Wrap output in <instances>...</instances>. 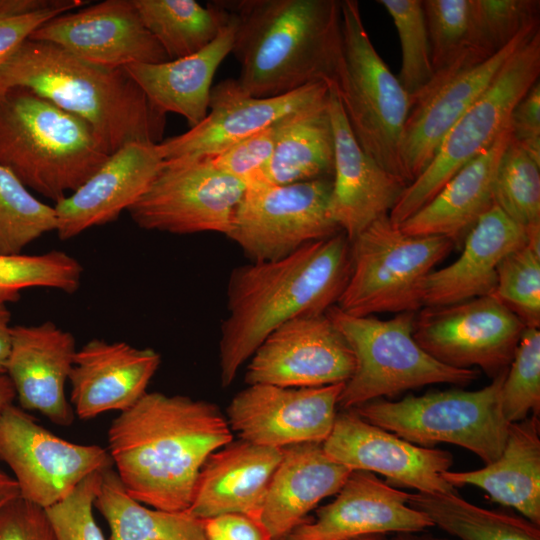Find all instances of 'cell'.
Returning <instances> with one entry per match:
<instances>
[{"instance_id": "34", "label": "cell", "mask_w": 540, "mask_h": 540, "mask_svg": "<svg viewBox=\"0 0 540 540\" xmlns=\"http://www.w3.org/2000/svg\"><path fill=\"white\" fill-rule=\"evenodd\" d=\"M133 3L143 24L170 60L204 49L231 18L221 1L206 7L195 0H133Z\"/></svg>"}, {"instance_id": "32", "label": "cell", "mask_w": 540, "mask_h": 540, "mask_svg": "<svg viewBox=\"0 0 540 540\" xmlns=\"http://www.w3.org/2000/svg\"><path fill=\"white\" fill-rule=\"evenodd\" d=\"M334 136L328 98L283 119L273 155L257 184L332 179Z\"/></svg>"}, {"instance_id": "11", "label": "cell", "mask_w": 540, "mask_h": 540, "mask_svg": "<svg viewBox=\"0 0 540 540\" xmlns=\"http://www.w3.org/2000/svg\"><path fill=\"white\" fill-rule=\"evenodd\" d=\"M332 179L246 187L227 237L251 262L284 258L342 232L329 212Z\"/></svg>"}, {"instance_id": "17", "label": "cell", "mask_w": 540, "mask_h": 540, "mask_svg": "<svg viewBox=\"0 0 540 540\" xmlns=\"http://www.w3.org/2000/svg\"><path fill=\"white\" fill-rule=\"evenodd\" d=\"M343 387L248 385L229 404L227 421L242 440L261 446L322 444L333 428Z\"/></svg>"}, {"instance_id": "22", "label": "cell", "mask_w": 540, "mask_h": 540, "mask_svg": "<svg viewBox=\"0 0 540 540\" xmlns=\"http://www.w3.org/2000/svg\"><path fill=\"white\" fill-rule=\"evenodd\" d=\"M334 136V172L329 212L352 241L377 219L389 215L408 183L370 158L357 142L336 85H329Z\"/></svg>"}, {"instance_id": "26", "label": "cell", "mask_w": 540, "mask_h": 540, "mask_svg": "<svg viewBox=\"0 0 540 540\" xmlns=\"http://www.w3.org/2000/svg\"><path fill=\"white\" fill-rule=\"evenodd\" d=\"M526 241V229L494 204L465 235L461 255L426 277L423 307L446 306L494 294L499 262Z\"/></svg>"}, {"instance_id": "30", "label": "cell", "mask_w": 540, "mask_h": 540, "mask_svg": "<svg viewBox=\"0 0 540 540\" xmlns=\"http://www.w3.org/2000/svg\"><path fill=\"white\" fill-rule=\"evenodd\" d=\"M511 138L508 127L485 152L464 165L441 190L398 227L412 236H440L453 243L494 206L493 183Z\"/></svg>"}, {"instance_id": "41", "label": "cell", "mask_w": 540, "mask_h": 540, "mask_svg": "<svg viewBox=\"0 0 540 540\" xmlns=\"http://www.w3.org/2000/svg\"><path fill=\"white\" fill-rule=\"evenodd\" d=\"M391 16L401 45L397 76L413 99L431 82L434 70L422 0H378Z\"/></svg>"}, {"instance_id": "38", "label": "cell", "mask_w": 540, "mask_h": 540, "mask_svg": "<svg viewBox=\"0 0 540 540\" xmlns=\"http://www.w3.org/2000/svg\"><path fill=\"white\" fill-rule=\"evenodd\" d=\"M527 241L497 266L495 296L526 327L540 324V223L526 228Z\"/></svg>"}, {"instance_id": "55", "label": "cell", "mask_w": 540, "mask_h": 540, "mask_svg": "<svg viewBox=\"0 0 540 540\" xmlns=\"http://www.w3.org/2000/svg\"><path fill=\"white\" fill-rule=\"evenodd\" d=\"M351 540H389V539H387L385 535H368V536L354 538Z\"/></svg>"}, {"instance_id": "47", "label": "cell", "mask_w": 540, "mask_h": 540, "mask_svg": "<svg viewBox=\"0 0 540 540\" xmlns=\"http://www.w3.org/2000/svg\"><path fill=\"white\" fill-rule=\"evenodd\" d=\"M511 137L540 162V83L539 80L515 105L509 119Z\"/></svg>"}, {"instance_id": "35", "label": "cell", "mask_w": 540, "mask_h": 540, "mask_svg": "<svg viewBox=\"0 0 540 540\" xmlns=\"http://www.w3.org/2000/svg\"><path fill=\"white\" fill-rule=\"evenodd\" d=\"M408 505L457 540H540V526L524 517L477 506L454 493H410Z\"/></svg>"}, {"instance_id": "25", "label": "cell", "mask_w": 540, "mask_h": 540, "mask_svg": "<svg viewBox=\"0 0 540 540\" xmlns=\"http://www.w3.org/2000/svg\"><path fill=\"white\" fill-rule=\"evenodd\" d=\"M160 363L159 353L152 348L89 340L77 349L68 379L74 414L89 420L105 412L128 410L148 392Z\"/></svg>"}, {"instance_id": "6", "label": "cell", "mask_w": 540, "mask_h": 540, "mask_svg": "<svg viewBox=\"0 0 540 540\" xmlns=\"http://www.w3.org/2000/svg\"><path fill=\"white\" fill-rule=\"evenodd\" d=\"M326 313L344 336L355 360L354 371L344 383L338 401L343 410L430 384L465 386L479 375L476 369L445 365L424 351L413 336L416 312L381 320L349 315L334 305Z\"/></svg>"}, {"instance_id": "18", "label": "cell", "mask_w": 540, "mask_h": 540, "mask_svg": "<svg viewBox=\"0 0 540 540\" xmlns=\"http://www.w3.org/2000/svg\"><path fill=\"white\" fill-rule=\"evenodd\" d=\"M322 447L328 457L351 471L378 473L416 492H456L442 477L453 463L450 452L413 444L367 422L351 409L337 413Z\"/></svg>"}, {"instance_id": "33", "label": "cell", "mask_w": 540, "mask_h": 540, "mask_svg": "<svg viewBox=\"0 0 540 540\" xmlns=\"http://www.w3.org/2000/svg\"><path fill=\"white\" fill-rule=\"evenodd\" d=\"M94 507L110 528V540H207L204 521L186 511H164L133 499L113 466L101 472Z\"/></svg>"}, {"instance_id": "7", "label": "cell", "mask_w": 540, "mask_h": 540, "mask_svg": "<svg viewBox=\"0 0 540 540\" xmlns=\"http://www.w3.org/2000/svg\"><path fill=\"white\" fill-rule=\"evenodd\" d=\"M341 34L336 87L348 124L370 158L406 181L400 153L412 98L374 48L356 0L341 1Z\"/></svg>"}, {"instance_id": "44", "label": "cell", "mask_w": 540, "mask_h": 540, "mask_svg": "<svg viewBox=\"0 0 540 540\" xmlns=\"http://www.w3.org/2000/svg\"><path fill=\"white\" fill-rule=\"evenodd\" d=\"M102 471L88 476L66 498L45 509L56 540H106L93 514Z\"/></svg>"}, {"instance_id": "53", "label": "cell", "mask_w": 540, "mask_h": 540, "mask_svg": "<svg viewBox=\"0 0 540 540\" xmlns=\"http://www.w3.org/2000/svg\"><path fill=\"white\" fill-rule=\"evenodd\" d=\"M16 393L13 384L6 374H0V413L13 404Z\"/></svg>"}, {"instance_id": "37", "label": "cell", "mask_w": 540, "mask_h": 540, "mask_svg": "<svg viewBox=\"0 0 540 540\" xmlns=\"http://www.w3.org/2000/svg\"><path fill=\"white\" fill-rule=\"evenodd\" d=\"M55 230L54 207L35 197L12 172L0 165V254H20Z\"/></svg>"}, {"instance_id": "45", "label": "cell", "mask_w": 540, "mask_h": 540, "mask_svg": "<svg viewBox=\"0 0 540 540\" xmlns=\"http://www.w3.org/2000/svg\"><path fill=\"white\" fill-rule=\"evenodd\" d=\"M284 118L209 157L211 162L246 186L259 183L273 155Z\"/></svg>"}, {"instance_id": "50", "label": "cell", "mask_w": 540, "mask_h": 540, "mask_svg": "<svg viewBox=\"0 0 540 540\" xmlns=\"http://www.w3.org/2000/svg\"><path fill=\"white\" fill-rule=\"evenodd\" d=\"M89 1L83 0H0V16H22L47 10L69 12Z\"/></svg>"}, {"instance_id": "9", "label": "cell", "mask_w": 540, "mask_h": 540, "mask_svg": "<svg viewBox=\"0 0 540 540\" xmlns=\"http://www.w3.org/2000/svg\"><path fill=\"white\" fill-rule=\"evenodd\" d=\"M349 242L350 275L336 306L353 316L423 308L425 279L454 244L445 237L405 234L388 215Z\"/></svg>"}, {"instance_id": "54", "label": "cell", "mask_w": 540, "mask_h": 540, "mask_svg": "<svg viewBox=\"0 0 540 540\" xmlns=\"http://www.w3.org/2000/svg\"><path fill=\"white\" fill-rule=\"evenodd\" d=\"M390 540H457L445 537H438L428 533L415 532V533H399L395 534Z\"/></svg>"}, {"instance_id": "20", "label": "cell", "mask_w": 540, "mask_h": 540, "mask_svg": "<svg viewBox=\"0 0 540 540\" xmlns=\"http://www.w3.org/2000/svg\"><path fill=\"white\" fill-rule=\"evenodd\" d=\"M29 39L55 44L105 67L170 60L143 24L133 0H105L60 14L39 26Z\"/></svg>"}, {"instance_id": "29", "label": "cell", "mask_w": 540, "mask_h": 540, "mask_svg": "<svg viewBox=\"0 0 540 540\" xmlns=\"http://www.w3.org/2000/svg\"><path fill=\"white\" fill-rule=\"evenodd\" d=\"M230 13L228 24L199 52L160 63H132L123 67L159 111L183 116L190 128L206 117L213 77L231 53L236 18Z\"/></svg>"}, {"instance_id": "28", "label": "cell", "mask_w": 540, "mask_h": 540, "mask_svg": "<svg viewBox=\"0 0 540 540\" xmlns=\"http://www.w3.org/2000/svg\"><path fill=\"white\" fill-rule=\"evenodd\" d=\"M351 470L327 456L322 444L283 448L260 520L273 540H284L323 499L336 495Z\"/></svg>"}, {"instance_id": "16", "label": "cell", "mask_w": 540, "mask_h": 540, "mask_svg": "<svg viewBox=\"0 0 540 540\" xmlns=\"http://www.w3.org/2000/svg\"><path fill=\"white\" fill-rule=\"evenodd\" d=\"M353 353L327 313L295 317L272 331L250 357L248 385L319 387L345 383Z\"/></svg>"}, {"instance_id": "39", "label": "cell", "mask_w": 540, "mask_h": 540, "mask_svg": "<svg viewBox=\"0 0 540 540\" xmlns=\"http://www.w3.org/2000/svg\"><path fill=\"white\" fill-rule=\"evenodd\" d=\"M494 204L525 229L540 223V162L510 138L496 170Z\"/></svg>"}, {"instance_id": "24", "label": "cell", "mask_w": 540, "mask_h": 540, "mask_svg": "<svg viewBox=\"0 0 540 540\" xmlns=\"http://www.w3.org/2000/svg\"><path fill=\"white\" fill-rule=\"evenodd\" d=\"M76 351L72 333L52 321L13 325L6 375L23 410L37 411L59 426L73 423L65 385Z\"/></svg>"}, {"instance_id": "31", "label": "cell", "mask_w": 540, "mask_h": 540, "mask_svg": "<svg viewBox=\"0 0 540 540\" xmlns=\"http://www.w3.org/2000/svg\"><path fill=\"white\" fill-rule=\"evenodd\" d=\"M539 417L532 415L510 423L500 456L483 468L445 471L442 477L454 488L471 485L490 498L517 510L540 526V432Z\"/></svg>"}, {"instance_id": "8", "label": "cell", "mask_w": 540, "mask_h": 540, "mask_svg": "<svg viewBox=\"0 0 540 540\" xmlns=\"http://www.w3.org/2000/svg\"><path fill=\"white\" fill-rule=\"evenodd\" d=\"M507 370L478 390L408 395L399 401L380 398L351 410L367 422L413 444L423 447L454 444L490 464L502 453L510 425L501 403Z\"/></svg>"}, {"instance_id": "51", "label": "cell", "mask_w": 540, "mask_h": 540, "mask_svg": "<svg viewBox=\"0 0 540 540\" xmlns=\"http://www.w3.org/2000/svg\"><path fill=\"white\" fill-rule=\"evenodd\" d=\"M11 313L7 304L0 302V374H6L12 335Z\"/></svg>"}, {"instance_id": "14", "label": "cell", "mask_w": 540, "mask_h": 540, "mask_svg": "<svg viewBox=\"0 0 540 540\" xmlns=\"http://www.w3.org/2000/svg\"><path fill=\"white\" fill-rule=\"evenodd\" d=\"M526 326L495 294L423 307L413 336L437 361L455 368L477 366L493 378L506 370Z\"/></svg>"}, {"instance_id": "46", "label": "cell", "mask_w": 540, "mask_h": 540, "mask_svg": "<svg viewBox=\"0 0 540 540\" xmlns=\"http://www.w3.org/2000/svg\"><path fill=\"white\" fill-rule=\"evenodd\" d=\"M0 540H56L44 508L20 496L0 507Z\"/></svg>"}, {"instance_id": "3", "label": "cell", "mask_w": 540, "mask_h": 540, "mask_svg": "<svg viewBox=\"0 0 540 540\" xmlns=\"http://www.w3.org/2000/svg\"><path fill=\"white\" fill-rule=\"evenodd\" d=\"M236 18L231 53L241 88L257 98L304 86L337 85L342 65L341 1H221Z\"/></svg>"}, {"instance_id": "5", "label": "cell", "mask_w": 540, "mask_h": 540, "mask_svg": "<svg viewBox=\"0 0 540 540\" xmlns=\"http://www.w3.org/2000/svg\"><path fill=\"white\" fill-rule=\"evenodd\" d=\"M109 155L79 117L27 88L0 89V165L29 190L56 203Z\"/></svg>"}, {"instance_id": "13", "label": "cell", "mask_w": 540, "mask_h": 540, "mask_svg": "<svg viewBox=\"0 0 540 540\" xmlns=\"http://www.w3.org/2000/svg\"><path fill=\"white\" fill-rule=\"evenodd\" d=\"M0 460L13 473L19 496L44 509L113 466L107 448L65 440L13 404L0 413Z\"/></svg>"}, {"instance_id": "2", "label": "cell", "mask_w": 540, "mask_h": 540, "mask_svg": "<svg viewBox=\"0 0 540 540\" xmlns=\"http://www.w3.org/2000/svg\"><path fill=\"white\" fill-rule=\"evenodd\" d=\"M350 269V242L343 232L284 258L235 268L219 341L221 384L231 385L240 367L280 325L336 305Z\"/></svg>"}, {"instance_id": "4", "label": "cell", "mask_w": 540, "mask_h": 540, "mask_svg": "<svg viewBox=\"0 0 540 540\" xmlns=\"http://www.w3.org/2000/svg\"><path fill=\"white\" fill-rule=\"evenodd\" d=\"M10 87L27 88L85 121L110 155L130 142L163 140L166 114L125 68L96 65L28 39L0 68V89Z\"/></svg>"}, {"instance_id": "1", "label": "cell", "mask_w": 540, "mask_h": 540, "mask_svg": "<svg viewBox=\"0 0 540 540\" xmlns=\"http://www.w3.org/2000/svg\"><path fill=\"white\" fill-rule=\"evenodd\" d=\"M232 439L229 423L216 405L147 392L113 419L107 450L133 499L177 512L189 509L207 458Z\"/></svg>"}, {"instance_id": "10", "label": "cell", "mask_w": 540, "mask_h": 540, "mask_svg": "<svg viewBox=\"0 0 540 540\" xmlns=\"http://www.w3.org/2000/svg\"><path fill=\"white\" fill-rule=\"evenodd\" d=\"M540 31L506 61L485 92L442 140L425 170L407 185L389 213L400 225L426 205L464 165L488 150L509 127L515 105L539 80Z\"/></svg>"}, {"instance_id": "15", "label": "cell", "mask_w": 540, "mask_h": 540, "mask_svg": "<svg viewBox=\"0 0 540 540\" xmlns=\"http://www.w3.org/2000/svg\"><path fill=\"white\" fill-rule=\"evenodd\" d=\"M537 31L539 23L532 24L489 58L457 62L435 74L413 99L400 153L408 184L430 164L448 131L491 85L509 57Z\"/></svg>"}, {"instance_id": "21", "label": "cell", "mask_w": 540, "mask_h": 540, "mask_svg": "<svg viewBox=\"0 0 540 540\" xmlns=\"http://www.w3.org/2000/svg\"><path fill=\"white\" fill-rule=\"evenodd\" d=\"M410 493L368 471H351L335 499L284 540H351L368 535L423 532L430 519L408 505Z\"/></svg>"}, {"instance_id": "27", "label": "cell", "mask_w": 540, "mask_h": 540, "mask_svg": "<svg viewBox=\"0 0 540 540\" xmlns=\"http://www.w3.org/2000/svg\"><path fill=\"white\" fill-rule=\"evenodd\" d=\"M282 456V448L242 439L221 447L201 468L187 511L202 520L228 513L260 518L268 486Z\"/></svg>"}, {"instance_id": "23", "label": "cell", "mask_w": 540, "mask_h": 540, "mask_svg": "<svg viewBox=\"0 0 540 540\" xmlns=\"http://www.w3.org/2000/svg\"><path fill=\"white\" fill-rule=\"evenodd\" d=\"M164 161L159 143L152 142H130L109 155L80 187L54 203L58 238L70 240L117 220L147 190Z\"/></svg>"}, {"instance_id": "48", "label": "cell", "mask_w": 540, "mask_h": 540, "mask_svg": "<svg viewBox=\"0 0 540 540\" xmlns=\"http://www.w3.org/2000/svg\"><path fill=\"white\" fill-rule=\"evenodd\" d=\"M203 521L207 540H273L259 517L228 513Z\"/></svg>"}, {"instance_id": "49", "label": "cell", "mask_w": 540, "mask_h": 540, "mask_svg": "<svg viewBox=\"0 0 540 540\" xmlns=\"http://www.w3.org/2000/svg\"><path fill=\"white\" fill-rule=\"evenodd\" d=\"M63 13L66 12L47 10L22 16H0V68L39 26Z\"/></svg>"}, {"instance_id": "43", "label": "cell", "mask_w": 540, "mask_h": 540, "mask_svg": "<svg viewBox=\"0 0 540 540\" xmlns=\"http://www.w3.org/2000/svg\"><path fill=\"white\" fill-rule=\"evenodd\" d=\"M536 0H472L474 47L492 56L524 28L539 23Z\"/></svg>"}, {"instance_id": "19", "label": "cell", "mask_w": 540, "mask_h": 540, "mask_svg": "<svg viewBox=\"0 0 540 540\" xmlns=\"http://www.w3.org/2000/svg\"><path fill=\"white\" fill-rule=\"evenodd\" d=\"M329 85L319 82L291 93L257 98L236 79H226L210 92L206 117L195 127L160 143L165 160L213 157L246 137L295 112L328 98Z\"/></svg>"}, {"instance_id": "40", "label": "cell", "mask_w": 540, "mask_h": 540, "mask_svg": "<svg viewBox=\"0 0 540 540\" xmlns=\"http://www.w3.org/2000/svg\"><path fill=\"white\" fill-rule=\"evenodd\" d=\"M434 75L471 56L489 58L474 47L472 0H424Z\"/></svg>"}, {"instance_id": "12", "label": "cell", "mask_w": 540, "mask_h": 540, "mask_svg": "<svg viewBox=\"0 0 540 540\" xmlns=\"http://www.w3.org/2000/svg\"><path fill=\"white\" fill-rule=\"evenodd\" d=\"M246 187L214 166L209 157L165 160L127 212L139 228L148 231L226 236Z\"/></svg>"}, {"instance_id": "52", "label": "cell", "mask_w": 540, "mask_h": 540, "mask_svg": "<svg viewBox=\"0 0 540 540\" xmlns=\"http://www.w3.org/2000/svg\"><path fill=\"white\" fill-rule=\"evenodd\" d=\"M19 496L16 481L0 467V507Z\"/></svg>"}, {"instance_id": "36", "label": "cell", "mask_w": 540, "mask_h": 540, "mask_svg": "<svg viewBox=\"0 0 540 540\" xmlns=\"http://www.w3.org/2000/svg\"><path fill=\"white\" fill-rule=\"evenodd\" d=\"M83 266L61 250L40 254H0V302H17L29 288H48L73 294L82 281Z\"/></svg>"}, {"instance_id": "42", "label": "cell", "mask_w": 540, "mask_h": 540, "mask_svg": "<svg viewBox=\"0 0 540 540\" xmlns=\"http://www.w3.org/2000/svg\"><path fill=\"white\" fill-rule=\"evenodd\" d=\"M504 416L509 423L540 413V331L526 327L520 337L501 389Z\"/></svg>"}]
</instances>
